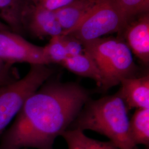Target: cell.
Returning <instances> with one entry per match:
<instances>
[{"instance_id": "obj_1", "label": "cell", "mask_w": 149, "mask_h": 149, "mask_svg": "<svg viewBox=\"0 0 149 149\" xmlns=\"http://www.w3.org/2000/svg\"><path fill=\"white\" fill-rule=\"evenodd\" d=\"M52 77L27 98L4 134L0 149H53L55 139L90 100L89 91L79 84Z\"/></svg>"}, {"instance_id": "obj_2", "label": "cell", "mask_w": 149, "mask_h": 149, "mask_svg": "<svg viewBox=\"0 0 149 149\" xmlns=\"http://www.w3.org/2000/svg\"><path fill=\"white\" fill-rule=\"evenodd\" d=\"M128 112L118 92L97 100H90L72 123V129L101 134L119 149H139L131 136Z\"/></svg>"}, {"instance_id": "obj_3", "label": "cell", "mask_w": 149, "mask_h": 149, "mask_svg": "<svg viewBox=\"0 0 149 149\" xmlns=\"http://www.w3.org/2000/svg\"><path fill=\"white\" fill-rule=\"evenodd\" d=\"M82 43L84 53L96 63L101 76L99 90L106 92L124 79L138 77L133 54L120 38H100Z\"/></svg>"}, {"instance_id": "obj_4", "label": "cell", "mask_w": 149, "mask_h": 149, "mask_svg": "<svg viewBox=\"0 0 149 149\" xmlns=\"http://www.w3.org/2000/svg\"><path fill=\"white\" fill-rule=\"evenodd\" d=\"M47 65H31L23 78L0 87V135L15 119L27 98L53 76Z\"/></svg>"}, {"instance_id": "obj_5", "label": "cell", "mask_w": 149, "mask_h": 149, "mask_svg": "<svg viewBox=\"0 0 149 149\" xmlns=\"http://www.w3.org/2000/svg\"><path fill=\"white\" fill-rule=\"evenodd\" d=\"M127 24L112 0H98L95 8L77 26L63 34H70L84 43L120 32Z\"/></svg>"}, {"instance_id": "obj_6", "label": "cell", "mask_w": 149, "mask_h": 149, "mask_svg": "<svg viewBox=\"0 0 149 149\" xmlns=\"http://www.w3.org/2000/svg\"><path fill=\"white\" fill-rule=\"evenodd\" d=\"M0 61L16 63L49 65L43 47L29 42L21 35L10 31H0Z\"/></svg>"}, {"instance_id": "obj_7", "label": "cell", "mask_w": 149, "mask_h": 149, "mask_svg": "<svg viewBox=\"0 0 149 149\" xmlns=\"http://www.w3.org/2000/svg\"><path fill=\"white\" fill-rule=\"evenodd\" d=\"M22 22L24 32L28 31L39 39L50 38L63 33L54 11L35 5L27 0L23 11Z\"/></svg>"}, {"instance_id": "obj_8", "label": "cell", "mask_w": 149, "mask_h": 149, "mask_svg": "<svg viewBox=\"0 0 149 149\" xmlns=\"http://www.w3.org/2000/svg\"><path fill=\"white\" fill-rule=\"evenodd\" d=\"M123 40L132 54L145 66L149 64V15L135 17L123 29Z\"/></svg>"}, {"instance_id": "obj_9", "label": "cell", "mask_w": 149, "mask_h": 149, "mask_svg": "<svg viewBox=\"0 0 149 149\" xmlns=\"http://www.w3.org/2000/svg\"><path fill=\"white\" fill-rule=\"evenodd\" d=\"M117 92L124 102L128 111L149 108V75L123 80Z\"/></svg>"}, {"instance_id": "obj_10", "label": "cell", "mask_w": 149, "mask_h": 149, "mask_svg": "<svg viewBox=\"0 0 149 149\" xmlns=\"http://www.w3.org/2000/svg\"><path fill=\"white\" fill-rule=\"evenodd\" d=\"M98 0H74L69 5L54 11L63 29L62 34L77 26L97 4Z\"/></svg>"}, {"instance_id": "obj_11", "label": "cell", "mask_w": 149, "mask_h": 149, "mask_svg": "<svg viewBox=\"0 0 149 149\" xmlns=\"http://www.w3.org/2000/svg\"><path fill=\"white\" fill-rule=\"evenodd\" d=\"M61 65L74 74L95 80L98 88L101 86L102 79L100 70L95 61L85 53L68 56Z\"/></svg>"}, {"instance_id": "obj_12", "label": "cell", "mask_w": 149, "mask_h": 149, "mask_svg": "<svg viewBox=\"0 0 149 149\" xmlns=\"http://www.w3.org/2000/svg\"><path fill=\"white\" fill-rule=\"evenodd\" d=\"M27 0H0V18L11 32L22 35L23 11Z\"/></svg>"}, {"instance_id": "obj_13", "label": "cell", "mask_w": 149, "mask_h": 149, "mask_svg": "<svg viewBox=\"0 0 149 149\" xmlns=\"http://www.w3.org/2000/svg\"><path fill=\"white\" fill-rule=\"evenodd\" d=\"M68 149H119L111 141H101L86 136L79 129H68L61 135Z\"/></svg>"}, {"instance_id": "obj_14", "label": "cell", "mask_w": 149, "mask_h": 149, "mask_svg": "<svg viewBox=\"0 0 149 149\" xmlns=\"http://www.w3.org/2000/svg\"><path fill=\"white\" fill-rule=\"evenodd\" d=\"M130 131L136 146H149V108L137 109L130 119Z\"/></svg>"}, {"instance_id": "obj_15", "label": "cell", "mask_w": 149, "mask_h": 149, "mask_svg": "<svg viewBox=\"0 0 149 149\" xmlns=\"http://www.w3.org/2000/svg\"><path fill=\"white\" fill-rule=\"evenodd\" d=\"M127 23L137 16L149 13V0H112Z\"/></svg>"}, {"instance_id": "obj_16", "label": "cell", "mask_w": 149, "mask_h": 149, "mask_svg": "<svg viewBox=\"0 0 149 149\" xmlns=\"http://www.w3.org/2000/svg\"><path fill=\"white\" fill-rule=\"evenodd\" d=\"M43 50L49 64L61 65L68 57L60 36L50 38L48 44L43 47Z\"/></svg>"}, {"instance_id": "obj_17", "label": "cell", "mask_w": 149, "mask_h": 149, "mask_svg": "<svg viewBox=\"0 0 149 149\" xmlns=\"http://www.w3.org/2000/svg\"><path fill=\"white\" fill-rule=\"evenodd\" d=\"M68 56H74L84 53L82 43L70 34L60 36Z\"/></svg>"}, {"instance_id": "obj_18", "label": "cell", "mask_w": 149, "mask_h": 149, "mask_svg": "<svg viewBox=\"0 0 149 149\" xmlns=\"http://www.w3.org/2000/svg\"><path fill=\"white\" fill-rule=\"evenodd\" d=\"M19 79L18 72L13 65L0 61V87L11 84Z\"/></svg>"}, {"instance_id": "obj_19", "label": "cell", "mask_w": 149, "mask_h": 149, "mask_svg": "<svg viewBox=\"0 0 149 149\" xmlns=\"http://www.w3.org/2000/svg\"><path fill=\"white\" fill-rule=\"evenodd\" d=\"M74 0H40L35 5L41 6L50 11H55L68 5Z\"/></svg>"}, {"instance_id": "obj_20", "label": "cell", "mask_w": 149, "mask_h": 149, "mask_svg": "<svg viewBox=\"0 0 149 149\" xmlns=\"http://www.w3.org/2000/svg\"><path fill=\"white\" fill-rule=\"evenodd\" d=\"M4 30H5V31H11L10 28L7 27L5 24H4L2 22L0 21V31H4Z\"/></svg>"}, {"instance_id": "obj_21", "label": "cell", "mask_w": 149, "mask_h": 149, "mask_svg": "<svg viewBox=\"0 0 149 149\" xmlns=\"http://www.w3.org/2000/svg\"><path fill=\"white\" fill-rule=\"evenodd\" d=\"M27 1H28V2H29L30 3H31L36 4V3H37L39 1H40V0H27Z\"/></svg>"}, {"instance_id": "obj_22", "label": "cell", "mask_w": 149, "mask_h": 149, "mask_svg": "<svg viewBox=\"0 0 149 149\" xmlns=\"http://www.w3.org/2000/svg\"><path fill=\"white\" fill-rule=\"evenodd\" d=\"M28 149L26 148H21V149Z\"/></svg>"}]
</instances>
